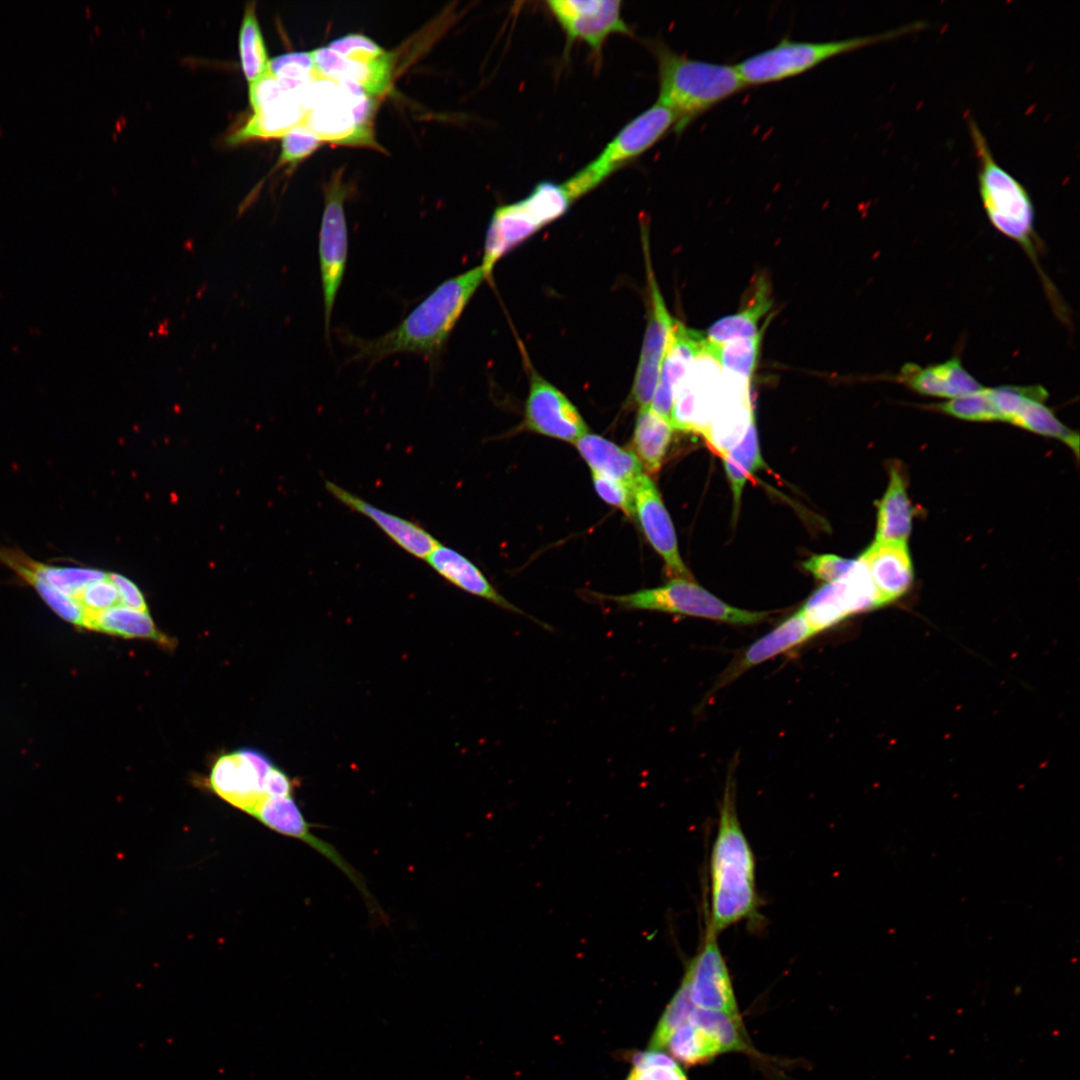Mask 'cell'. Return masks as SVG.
<instances>
[{"label": "cell", "mask_w": 1080, "mask_h": 1080, "mask_svg": "<svg viewBox=\"0 0 1080 1080\" xmlns=\"http://www.w3.org/2000/svg\"><path fill=\"white\" fill-rule=\"evenodd\" d=\"M486 279L481 266L439 284L395 328L376 339L346 335L352 361L371 366L398 353H412L434 366L476 290Z\"/></svg>", "instance_id": "cell-1"}, {"label": "cell", "mask_w": 1080, "mask_h": 1080, "mask_svg": "<svg viewBox=\"0 0 1080 1080\" xmlns=\"http://www.w3.org/2000/svg\"><path fill=\"white\" fill-rule=\"evenodd\" d=\"M734 786L729 776L710 856L711 910L706 929L717 936L753 919L759 907L755 857L737 816Z\"/></svg>", "instance_id": "cell-2"}, {"label": "cell", "mask_w": 1080, "mask_h": 1080, "mask_svg": "<svg viewBox=\"0 0 1080 1080\" xmlns=\"http://www.w3.org/2000/svg\"><path fill=\"white\" fill-rule=\"evenodd\" d=\"M658 66L657 102L675 116L681 133L701 114L748 87L735 65L713 63L679 54L663 42L652 45Z\"/></svg>", "instance_id": "cell-3"}, {"label": "cell", "mask_w": 1080, "mask_h": 1080, "mask_svg": "<svg viewBox=\"0 0 1080 1080\" xmlns=\"http://www.w3.org/2000/svg\"><path fill=\"white\" fill-rule=\"evenodd\" d=\"M303 124L322 141L337 144L372 145L375 103L355 83L317 75L305 94Z\"/></svg>", "instance_id": "cell-4"}, {"label": "cell", "mask_w": 1080, "mask_h": 1080, "mask_svg": "<svg viewBox=\"0 0 1080 1080\" xmlns=\"http://www.w3.org/2000/svg\"><path fill=\"white\" fill-rule=\"evenodd\" d=\"M968 128L978 159V187L991 224L1033 254L1036 233L1034 206L1026 187L995 160L988 142L972 117Z\"/></svg>", "instance_id": "cell-5"}, {"label": "cell", "mask_w": 1080, "mask_h": 1080, "mask_svg": "<svg viewBox=\"0 0 1080 1080\" xmlns=\"http://www.w3.org/2000/svg\"><path fill=\"white\" fill-rule=\"evenodd\" d=\"M923 27V22H914L879 34L830 41L783 38L776 45L743 59L735 66L747 86L778 82L802 74L835 56L895 39Z\"/></svg>", "instance_id": "cell-6"}, {"label": "cell", "mask_w": 1080, "mask_h": 1080, "mask_svg": "<svg viewBox=\"0 0 1080 1080\" xmlns=\"http://www.w3.org/2000/svg\"><path fill=\"white\" fill-rule=\"evenodd\" d=\"M572 200L563 184L538 183L523 199L495 209L487 228L481 268L488 278L495 264L545 225L565 214Z\"/></svg>", "instance_id": "cell-7"}, {"label": "cell", "mask_w": 1080, "mask_h": 1080, "mask_svg": "<svg viewBox=\"0 0 1080 1080\" xmlns=\"http://www.w3.org/2000/svg\"><path fill=\"white\" fill-rule=\"evenodd\" d=\"M675 122L674 114L659 102L636 116L597 158L563 183L571 200L590 192L616 170L642 155L674 128Z\"/></svg>", "instance_id": "cell-8"}, {"label": "cell", "mask_w": 1080, "mask_h": 1080, "mask_svg": "<svg viewBox=\"0 0 1080 1080\" xmlns=\"http://www.w3.org/2000/svg\"><path fill=\"white\" fill-rule=\"evenodd\" d=\"M625 610H648L706 618L731 624L751 625L766 619L767 612L731 606L694 580L673 578L665 585L624 595L595 594Z\"/></svg>", "instance_id": "cell-9"}, {"label": "cell", "mask_w": 1080, "mask_h": 1080, "mask_svg": "<svg viewBox=\"0 0 1080 1080\" xmlns=\"http://www.w3.org/2000/svg\"><path fill=\"white\" fill-rule=\"evenodd\" d=\"M310 52L319 74L355 83L372 97L390 85L392 55L364 35L348 34Z\"/></svg>", "instance_id": "cell-10"}, {"label": "cell", "mask_w": 1080, "mask_h": 1080, "mask_svg": "<svg viewBox=\"0 0 1080 1080\" xmlns=\"http://www.w3.org/2000/svg\"><path fill=\"white\" fill-rule=\"evenodd\" d=\"M716 344L707 339L675 392L671 414L674 429L704 435L719 404L722 367Z\"/></svg>", "instance_id": "cell-11"}, {"label": "cell", "mask_w": 1080, "mask_h": 1080, "mask_svg": "<svg viewBox=\"0 0 1080 1080\" xmlns=\"http://www.w3.org/2000/svg\"><path fill=\"white\" fill-rule=\"evenodd\" d=\"M346 187L341 176L332 177L325 191V205L319 233V264L324 307V329L330 337V322L348 258V232L344 212Z\"/></svg>", "instance_id": "cell-12"}, {"label": "cell", "mask_w": 1080, "mask_h": 1080, "mask_svg": "<svg viewBox=\"0 0 1080 1080\" xmlns=\"http://www.w3.org/2000/svg\"><path fill=\"white\" fill-rule=\"evenodd\" d=\"M879 607L871 578L858 558L847 575L821 586L799 610L817 634L849 616Z\"/></svg>", "instance_id": "cell-13"}, {"label": "cell", "mask_w": 1080, "mask_h": 1080, "mask_svg": "<svg viewBox=\"0 0 1080 1080\" xmlns=\"http://www.w3.org/2000/svg\"><path fill=\"white\" fill-rule=\"evenodd\" d=\"M645 258L649 275L650 310L630 394V401L639 410L651 406L658 385L661 364L675 325V321L665 305L652 273L647 256Z\"/></svg>", "instance_id": "cell-14"}, {"label": "cell", "mask_w": 1080, "mask_h": 1080, "mask_svg": "<svg viewBox=\"0 0 1080 1080\" xmlns=\"http://www.w3.org/2000/svg\"><path fill=\"white\" fill-rule=\"evenodd\" d=\"M683 979L687 982L690 999L695 1007L739 1015L718 936L708 929L698 953L688 963Z\"/></svg>", "instance_id": "cell-15"}, {"label": "cell", "mask_w": 1080, "mask_h": 1080, "mask_svg": "<svg viewBox=\"0 0 1080 1080\" xmlns=\"http://www.w3.org/2000/svg\"><path fill=\"white\" fill-rule=\"evenodd\" d=\"M546 4L569 43L583 41L596 53L610 35L631 34L622 18L620 1L551 0Z\"/></svg>", "instance_id": "cell-16"}, {"label": "cell", "mask_w": 1080, "mask_h": 1080, "mask_svg": "<svg viewBox=\"0 0 1080 1080\" xmlns=\"http://www.w3.org/2000/svg\"><path fill=\"white\" fill-rule=\"evenodd\" d=\"M523 426L532 432L575 443L588 427L568 398L532 371Z\"/></svg>", "instance_id": "cell-17"}, {"label": "cell", "mask_w": 1080, "mask_h": 1080, "mask_svg": "<svg viewBox=\"0 0 1080 1080\" xmlns=\"http://www.w3.org/2000/svg\"><path fill=\"white\" fill-rule=\"evenodd\" d=\"M632 494L634 515L651 546L665 561L667 572L674 578L694 580L680 556L672 520L655 483L643 473Z\"/></svg>", "instance_id": "cell-18"}, {"label": "cell", "mask_w": 1080, "mask_h": 1080, "mask_svg": "<svg viewBox=\"0 0 1080 1080\" xmlns=\"http://www.w3.org/2000/svg\"><path fill=\"white\" fill-rule=\"evenodd\" d=\"M325 487L336 500L370 519L410 555L425 560L439 545L438 540L419 524L382 510L331 481H326Z\"/></svg>", "instance_id": "cell-19"}, {"label": "cell", "mask_w": 1080, "mask_h": 1080, "mask_svg": "<svg viewBox=\"0 0 1080 1080\" xmlns=\"http://www.w3.org/2000/svg\"><path fill=\"white\" fill-rule=\"evenodd\" d=\"M859 559L868 571L881 607L911 588L914 573L906 542L875 541Z\"/></svg>", "instance_id": "cell-20"}, {"label": "cell", "mask_w": 1080, "mask_h": 1080, "mask_svg": "<svg viewBox=\"0 0 1080 1080\" xmlns=\"http://www.w3.org/2000/svg\"><path fill=\"white\" fill-rule=\"evenodd\" d=\"M707 337L675 322L661 364L651 408L671 423L675 392L694 358L703 350Z\"/></svg>", "instance_id": "cell-21"}, {"label": "cell", "mask_w": 1080, "mask_h": 1080, "mask_svg": "<svg viewBox=\"0 0 1080 1080\" xmlns=\"http://www.w3.org/2000/svg\"><path fill=\"white\" fill-rule=\"evenodd\" d=\"M262 785L263 778L240 750L219 756L209 776L219 797L249 814L265 795Z\"/></svg>", "instance_id": "cell-22"}, {"label": "cell", "mask_w": 1080, "mask_h": 1080, "mask_svg": "<svg viewBox=\"0 0 1080 1080\" xmlns=\"http://www.w3.org/2000/svg\"><path fill=\"white\" fill-rule=\"evenodd\" d=\"M307 87L303 90L283 87L275 97L253 110L246 124L230 137V143L252 138L282 137L291 128L302 124L306 115Z\"/></svg>", "instance_id": "cell-23"}, {"label": "cell", "mask_w": 1080, "mask_h": 1080, "mask_svg": "<svg viewBox=\"0 0 1080 1080\" xmlns=\"http://www.w3.org/2000/svg\"><path fill=\"white\" fill-rule=\"evenodd\" d=\"M814 635L815 632L798 610L747 647L724 671L717 688L730 683L748 669L804 643Z\"/></svg>", "instance_id": "cell-24"}, {"label": "cell", "mask_w": 1080, "mask_h": 1080, "mask_svg": "<svg viewBox=\"0 0 1080 1080\" xmlns=\"http://www.w3.org/2000/svg\"><path fill=\"white\" fill-rule=\"evenodd\" d=\"M898 378L919 394L949 399L984 388L965 370L958 358L925 368L909 363L901 369Z\"/></svg>", "instance_id": "cell-25"}, {"label": "cell", "mask_w": 1080, "mask_h": 1080, "mask_svg": "<svg viewBox=\"0 0 1080 1080\" xmlns=\"http://www.w3.org/2000/svg\"><path fill=\"white\" fill-rule=\"evenodd\" d=\"M425 561L437 574L457 588L503 609L526 616L521 609L498 593L473 562L451 547L439 543Z\"/></svg>", "instance_id": "cell-26"}, {"label": "cell", "mask_w": 1080, "mask_h": 1080, "mask_svg": "<svg viewBox=\"0 0 1080 1080\" xmlns=\"http://www.w3.org/2000/svg\"><path fill=\"white\" fill-rule=\"evenodd\" d=\"M574 444L591 471L612 478L631 490L643 474L642 465L633 451L602 436L587 433Z\"/></svg>", "instance_id": "cell-27"}, {"label": "cell", "mask_w": 1080, "mask_h": 1080, "mask_svg": "<svg viewBox=\"0 0 1080 1080\" xmlns=\"http://www.w3.org/2000/svg\"><path fill=\"white\" fill-rule=\"evenodd\" d=\"M913 508L903 472L898 464L889 469L888 487L878 504L875 541L906 542L912 529Z\"/></svg>", "instance_id": "cell-28"}, {"label": "cell", "mask_w": 1080, "mask_h": 1080, "mask_svg": "<svg viewBox=\"0 0 1080 1080\" xmlns=\"http://www.w3.org/2000/svg\"><path fill=\"white\" fill-rule=\"evenodd\" d=\"M673 426L651 406L639 410L632 438L633 453L649 474L661 469L672 441Z\"/></svg>", "instance_id": "cell-29"}, {"label": "cell", "mask_w": 1080, "mask_h": 1080, "mask_svg": "<svg viewBox=\"0 0 1080 1080\" xmlns=\"http://www.w3.org/2000/svg\"><path fill=\"white\" fill-rule=\"evenodd\" d=\"M771 307L768 281L756 279L748 304L737 313L725 316L713 323L707 331V339L722 344L738 338H750L760 331L759 321Z\"/></svg>", "instance_id": "cell-30"}, {"label": "cell", "mask_w": 1080, "mask_h": 1080, "mask_svg": "<svg viewBox=\"0 0 1080 1080\" xmlns=\"http://www.w3.org/2000/svg\"><path fill=\"white\" fill-rule=\"evenodd\" d=\"M85 627L124 638L152 639L165 646L172 642L157 629L148 612L120 604L87 615Z\"/></svg>", "instance_id": "cell-31"}, {"label": "cell", "mask_w": 1080, "mask_h": 1080, "mask_svg": "<svg viewBox=\"0 0 1080 1080\" xmlns=\"http://www.w3.org/2000/svg\"><path fill=\"white\" fill-rule=\"evenodd\" d=\"M721 458L733 493L734 511H737L747 480L765 466L760 452L755 417L751 420L743 438Z\"/></svg>", "instance_id": "cell-32"}, {"label": "cell", "mask_w": 1080, "mask_h": 1080, "mask_svg": "<svg viewBox=\"0 0 1080 1080\" xmlns=\"http://www.w3.org/2000/svg\"><path fill=\"white\" fill-rule=\"evenodd\" d=\"M1044 402V399L1037 397L1024 399L1009 423L1046 437L1058 439L1070 447L1078 456V434L1060 422L1052 410L1044 405Z\"/></svg>", "instance_id": "cell-33"}, {"label": "cell", "mask_w": 1080, "mask_h": 1080, "mask_svg": "<svg viewBox=\"0 0 1080 1080\" xmlns=\"http://www.w3.org/2000/svg\"><path fill=\"white\" fill-rule=\"evenodd\" d=\"M688 1022L710 1035L720 1045L723 1053L751 1051L745 1039L740 1015L694 1007Z\"/></svg>", "instance_id": "cell-34"}, {"label": "cell", "mask_w": 1080, "mask_h": 1080, "mask_svg": "<svg viewBox=\"0 0 1080 1080\" xmlns=\"http://www.w3.org/2000/svg\"><path fill=\"white\" fill-rule=\"evenodd\" d=\"M239 54L243 73L249 83L270 71V60L253 4L247 5L244 11L239 32Z\"/></svg>", "instance_id": "cell-35"}, {"label": "cell", "mask_w": 1080, "mask_h": 1080, "mask_svg": "<svg viewBox=\"0 0 1080 1080\" xmlns=\"http://www.w3.org/2000/svg\"><path fill=\"white\" fill-rule=\"evenodd\" d=\"M666 1048L673 1059L688 1066L708 1063L723 1053L720 1045L710 1035L689 1022L675 1030Z\"/></svg>", "instance_id": "cell-36"}, {"label": "cell", "mask_w": 1080, "mask_h": 1080, "mask_svg": "<svg viewBox=\"0 0 1080 1080\" xmlns=\"http://www.w3.org/2000/svg\"><path fill=\"white\" fill-rule=\"evenodd\" d=\"M762 335L763 329L754 337L716 344V357L722 369L750 380L758 363Z\"/></svg>", "instance_id": "cell-37"}, {"label": "cell", "mask_w": 1080, "mask_h": 1080, "mask_svg": "<svg viewBox=\"0 0 1080 1080\" xmlns=\"http://www.w3.org/2000/svg\"><path fill=\"white\" fill-rule=\"evenodd\" d=\"M694 1007L690 999L687 982L682 979L679 988L656 1025L648 1044V1050L662 1051L665 1049L675 1030L688 1022Z\"/></svg>", "instance_id": "cell-38"}, {"label": "cell", "mask_w": 1080, "mask_h": 1080, "mask_svg": "<svg viewBox=\"0 0 1080 1080\" xmlns=\"http://www.w3.org/2000/svg\"><path fill=\"white\" fill-rule=\"evenodd\" d=\"M270 72L289 90H303L317 75L311 52H291L270 60Z\"/></svg>", "instance_id": "cell-39"}, {"label": "cell", "mask_w": 1080, "mask_h": 1080, "mask_svg": "<svg viewBox=\"0 0 1080 1080\" xmlns=\"http://www.w3.org/2000/svg\"><path fill=\"white\" fill-rule=\"evenodd\" d=\"M937 410L953 417L969 421H1001L988 388L965 396L949 399L934 406Z\"/></svg>", "instance_id": "cell-40"}, {"label": "cell", "mask_w": 1080, "mask_h": 1080, "mask_svg": "<svg viewBox=\"0 0 1080 1080\" xmlns=\"http://www.w3.org/2000/svg\"><path fill=\"white\" fill-rule=\"evenodd\" d=\"M19 577L30 584L58 616L72 624L85 627L86 612L75 598L62 593L32 575H21Z\"/></svg>", "instance_id": "cell-41"}, {"label": "cell", "mask_w": 1080, "mask_h": 1080, "mask_svg": "<svg viewBox=\"0 0 1080 1080\" xmlns=\"http://www.w3.org/2000/svg\"><path fill=\"white\" fill-rule=\"evenodd\" d=\"M323 141L303 123L282 136L280 164H296L312 154Z\"/></svg>", "instance_id": "cell-42"}, {"label": "cell", "mask_w": 1080, "mask_h": 1080, "mask_svg": "<svg viewBox=\"0 0 1080 1080\" xmlns=\"http://www.w3.org/2000/svg\"><path fill=\"white\" fill-rule=\"evenodd\" d=\"M75 599L84 608L86 616L120 604L117 589L109 574L86 585Z\"/></svg>", "instance_id": "cell-43"}, {"label": "cell", "mask_w": 1080, "mask_h": 1080, "mask_svg": "<svg viewBox=\"0 0 1080 1080\" xmlns=\"http://www.w3.org/2000/svg\"><path fill=\"white\" fill-rule=\"evenodd\" d=\"M856 560L846 559L834 554L813 555L803 563V567L814 577L826 583L840 580L854 567Z\"/></svg>", "instance_id": "cell-44"}, {"label": "cell", "mask_w": 1080, "mask_h": 1080, "mask_svg": "<svg viewBox=\"0 0 1080 1080\" xmlns=\"http://www.w3.org/2000/svg\"><path fill=\"white\" fill-rule=\"evenodd\" d=\"M592 472V480L597 494L608 504L619 508L628 517L634 516V501L632 490L624 484Z\"/></svg>", "instance_id": "cell-45"}, {"label": "cell", "mask_w": 1080, "mask_h": 1080, "mask_svg": "<svg viewBox=\"0 0 1080 1080\" xmlns=\"http://www.w3.org/2000/svg\"><path fill=\"white\" fill-rule=\"evenodd\" d=\"M109 577L117 589L119 603L121 605L135 610L148 612L145 598L139 587L133 581L116 573L109 574Z\"/></svg>", "instance_id": "cell-46"}, {"label": "cell", "mask_w": 1080, "mask_h": 1080, "mask_svg": "<svg viewBox=\"0 0 1080 1080\" xmlns=\"http://www.w3.org/2000/svg\"><path fill=\"white\" fill-rule=\"evenodd\" d=\"M263 793L273 797L293 796L294 782L280 768L273 766L264 778Z\"/></svg>", "instance_id": "cell-47"}, {"label": "cell", "mask_w": 1080, "mask_h": 1080, "mask_svg": "<svg viewBox=\"0 0 1080 1080\" xmlns=\"http://www.w3.org/2000/svg\"><path fill=\"white\" fill-rule=\"evenodd\" d=\"M630 1062L637 1071L650 1069L658 1066H673L677 1062L662 1051L647 1050L630 1053Z\"/></svg>", "instance_id": "cell-48"}, {"label": "cell", "mask_w": 1080, "mask_h": 1080, "mask_svg": "<svg viewBox=\"0 0 1080 1080\" xmlns=\"http://www.w3.org/2000/svg\"><path fill=\"white\" fill-rule=\"evenodd\" d=\"M627 1078L628 1080H688L678 1064L658 1066L641 1071L632 1069Z\"/></svg>", "instance_id": "cell-49"}, {"label": "cell", "mask_w": 1080, "mask_h": 1080, "mask_svg": "<svg viewBox=\"0 0 1080 1080\" xmlns=\"http://www.w3.org/2000/svg\"><path fill=\"white\" fill-rule=\"evenodd\" d=\"M1 133H2V130H1V128H0V134H1Z\"/></svg>", "instance_id": "cell-50"}, {"label": "cell", "mask_w": 1080, "mask_h": 1080, "mask_svg": "<svg viewBox=\"0 0 1080 1080\" xmlns=\"http://www.w3.org/2000/svg\"><path fill=\"white\" fill-rule=\"evenodd\" d=\"M626 1080H628V1078H626Z\"/></svg>", "instance_id": "cell-51"}]
</instances>
